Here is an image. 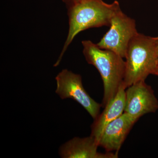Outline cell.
<instances>
[{"instance_id":"6da1fadb","label":"cell","mask_w":158,"mask_h":158,"mask_svg":"<svg viewBox=\"0 0 158 158\" xmlns=\"http://www.w3.org/2000/svg\"><path fill=\"white\" fill-rule=\"evenodd\" d=\"M120 9L117 1L109 4L102 0H81L69 7L68 35L62 52L54 66L59 65L64 53L77 34L90 28L110 27L112 17Z\"/></svg>"},{"instance_id":"7a4b0ae2","label":"cell","mask_w":158,"mask_h":158,"mask_svg":"<svg viewBox=\"0 0 158 158\" xmlns=\"http://www.w3.org/2000/svg\"><path fill=\"white\" fill-rule=\"evenodd\" d=\"M83 54L89 64L96 67L103 82L104 95L102 106L113 99L123 83L126 62L123 58L113 51L100 48L90 40H84Z\"/></svg>"},{"instance_id":"3957f363","label":"cell","mask_w":158,"mask_h":158,"mask_svg":"<svg viewBox=\"0 0 158 158\" xmlns=\"http://www.w3.org/2000/svg\"><path fill=\"white\" fill-rule=\"evenodd\" d=\"M125 74L123 85L126 88L152 74L158 60L154 37L138 33L129 44Z\"/></svg>"},{"instance_id":"277c9868","label":"cell","mask_w":158,"mask_h":158,"mask_svg":"<svg viewBox=\"0 0 158 158\" xmlns=\"http://www.w3.org/2000/svg\"><path fill=\"white\" fill-rule=\"evenodd\" d=\"M110 27L97 45L100 48L113 51L125 58L130 41L138 33L135 21L120 9L112 17Z\"/></svg>"},{"instance_id":"5b68a950","label":"cell","mask_w":158,"mask_h":158,"mask_svg":"<svg viewBox=\"0 0 158 158\" xmlns=\"http://www.w3.org/2000/svg\"><path fill=\"white\" fill-rule=\"evenodd\" d=\"M56 93L62 99L70 98L77 102L94 119L99 115L102 105L95 102L86 92L80 75L63 69L56 77Z\"/></svg>"},{"instance_id":"8992f818","label":"cell","mask_w":158,"mask_h":158,"mask_svg":"<svg viewBox=\"0 0 158 158\" xmlns=\"http://www.w3.org/2000/svg\"><path fill=\"white\" fill-rule=\"evenodd\" d=\"M158 110V99L152 88L145 81L136 82L126 90L124 112L136 120Z\"/></svg>"},{"instance_id":"52a82bcc","label":"cell","mask_w":158,"mask_h":158,"mask_svg":"<svg viewBox=\"0 0 158 158\" xmlns=\"http://www.w3.org/2000/svg\"><path fill=\"white\" fill-rule=\"evenodd\" d=\"M138 121L123 113L106 126L99 140V146L107 152L118 153L133 126Z\"/></svg>"},{"instance_id":"ba28073f","label":"cell","mask_w":158,"mask_h":158,"mask_svg":"<svg viewBox=\"0 0 158 158\" xmlns=\"http://www.w3.org/2000/svg\"><path fill=\"white\" fill-rule=\"evenodd\" d=\"M98 143L90 135L86 138H74L62 145L59 150L61 157L64 158H117L118 153L98 152Z\"/></svg>"},{"instance_id":"9c48e42d","label":"cell","mask_w":158,"mask_h":158,"mask_svg":"<svg viewBox=\"0 0 158 158\" xmlns=\"http://www.w3.org/2000/svg\"><path fill=\"white\" fill-rule=\"evenodd\" d=\"M126 89V88L122 84L115 97L105 106L104 110L101 114H99L94 119L91 126L90 135L95 138L98 144L99 140L106 126L124 113Z\"/></svg>"},{"instance_id":"30bf717a","label":"cell","mask_w":158,"mask_h":158,"mask_svg":"<svg viewBox=\"0 0 158 158\" xmlns=\"http://www.w3.org/2000/svg\"><path fill=\"white\" fill-rule=\"evenodd\" d=\"M81 1V0H62V1L66 4L68 8Z\"/></svg>"},{"instance_id":"8fae6325","label":"cell","mask_w":158,"mask_h":158,"mask_svg":"<svg viewBox=\"0 0 158 158\" xmlns=\"http://www.w3.org/2000/svg\"><path fill=\"white\" fill-rule=\"evenodd\" d=\"M154 40L155 46L156 51L158 57V37H154Z\"/></svg>"},{"instance_id":"7c38bea8","label":"cell","mask_w":158,"mask_h":158,"mask_svg":"<svg viewBox=\"0 0 158 158\" xmlns=\"http://www.w3.org/2000/svg\"><path fill=\"white\" fill-rule=\"evenodd\" d=\"M152 74L155 75L157 76H158V60L157 63L156 65V68L155 69L153 73Z\"/></svg>"}]
</instances>
